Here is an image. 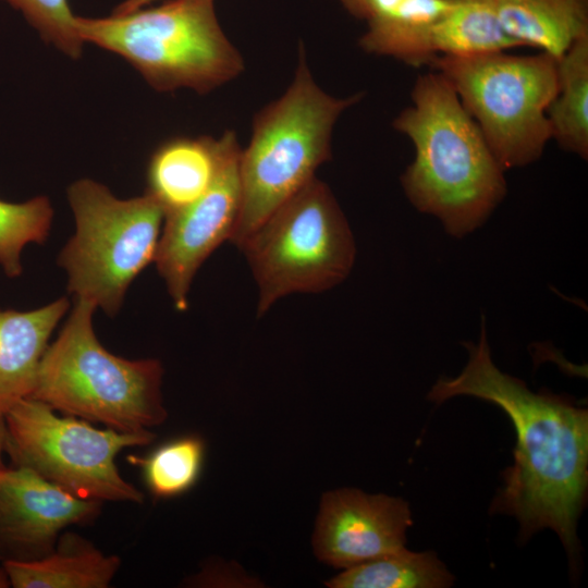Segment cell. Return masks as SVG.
<instances>
[{"label":"cell","instance_id":"cell-1","mask_svg":"<svg viewBox=\"0 0 588 588\" xmlns=\"http://www.w3.org/2000/svg\"><path fill=\"white\" fill-rule=\"evenodd\" d=\"M468 360L454 378L441 377L427 399L442 403L457 395L499 406L516 432L514 463L503 473V486L491 513L514 516L519 539L551 528L560 537L569 567H578L577 520L588 490V411L565 395L532 392L520 379L492 362L485 317L479 342H463Z\"/></svg>","mask_w":588,"mask_h":588},{"label":"cell","instance_id":"cell-2","mask_svg":"<svg viewBox=\"0 0 588 588\" xmlns=\"http://www.w3.org/2000/svg\"><path fill=\"white\" fill-rule=\"evenodd\" d=\"M412 105L393 127L415 157L401 175L409 203L436 217L451 236L480 228L506 196L505 170L449 82L436 71L417 77Z\"/></svg>","mask_w":588,"mask_h":588},{"label":"cell","instance_id":"cell-3","mask_svg":"<svg viewBox=\"0 0 588 588\" xmlns=\"http://www.w3.org/2000/svg\"><path fill=\"white\" fill-rule=\"evenodd\" d=\"M96 306L74 298L57 339L46 348L28 397L56 412L123 432L150 430L167 419L155 358L126 359L98 340Z\"/></svg>","mask_w":588,"mask_h":588},{"label":"cell","instance_id":"cell-4","mask_svg":"<svg viewBox=\"0 0 588 588\" xmlns=\"http://www.w3.org/2000/svg\"><path fill=\"white\" fill-rule=\"evenodd\" d=\"M363 93L335 98L315 82L303 47L286 91L260 110L248 146L241 150V211L231 242L238 246L277 208L315 177L331 158V136L339 117Z\"/></svg>","mask_w":588,"mask_h":588},{"label":"cell","instance_id":"cell-5","mask_svg":"<svg viewBox=\"0 0 588 588\" xmlns=\"http://www.w3.org/2000/svg\"><path fill=\"white\" fill-rule=\"evenodd\" d=\"M83 42L121 56L159 91L209 93L244 70L213 0H168L109 17H75Z\"/></svg>","mask_w":588,"mask_h":588},{"label":"cell","instance_id":"cell-6","mask_svg":"<svg viewBox=\"0 0 588 588\" xmlns=\"http://www.w3.org/2000/svg\"><path fill=\"white\" fill-rule=\"evenodd\" d=\"M258 287V316L294 293H320L353 269L355 240L334 195L316 176L238 246Z\"/></svg>","mask_w":588,"mask_h":588},{"label":"cell","instance_id":"cell-7","mask_svg":"<svg viewBox=\"0 0 588 588\" xmlns=\"http://www.w3.org/2000/svg\"><path fill=\"white\" fill-rule=\"evenodd\" d=\"M75 232L58 256L74 298L117 315L132 282L155 262L166 218L148 194L121 199L89 179L68 188Z\"/></svg>","mask_w":588,"mask_h":588},{"label":"cell","instance_id":"cell-8","mask_svg":"<svg viewBox=\"0 0 588 588\" xmlns=\"http://www.w3.org/2000/svg\"><path fill=\"white\" fill-rule=\"evenodd\" d=\"M429 66L453 87L504 170L542 156L551 139L547 110L558 90L554 58L505 51L437 56Z\"/></svg>","mask_w":588,"mask_h":588},{"label":"cell","instance_id":"cell-9","mask_svg":"<svg viewBox=\"0 0 588 588\" xmlns=\"http://www.w3.org/2000/svg\"><path fill=\"white\" fill-rule=\"evenodd\" d=\"M4 425V453L12 466L30 469L82 499L143 503L144 494L123 478L115 458L124 449L151 443V430L96 428L85 419L58 415L32 397L11 408Z\"/></svg>","mask_w":588,"mask_h":588},{"label":"cell","instance_id":"cell-10","mask_svg":"<svg viewBox=\"0 0 588 588\" xmlns=\"http://www.w3.org/2000/svg\"><path fill=\"white\" fill-rule=\"evenodd\" d=\"M219 171L208 189L188 206L166 216L156 267L175 308L188 307L192 281L205 260L231 241L240 217V155L234 132L226 131Z\"/></svg>","mask_w":588,"mask_h":588},{"label":"cell","instance_id":"cell-11","mask_svg":"<svg viewBox=\"0 0 588 588\" xmlns=\"http://www.w3.org/2000/svg\"><path fill=\"white\" fill-rule=\"evenodd\" d=\"M102 502L73 495L24 467L0 471V562L50 553L70 526L94 522Z\"/></svg>","mask_w":588,"mask_h":588},{"label":"cell","instance_id":"cell-12","mask_svg":"<svg viewBox=\"0 0 588 588\" xmlns=\"http://www.w3.org/2000/svg\"><path fill=\"white\" fill-rule=\"evenodd\" d=\"M412 523L409 505L401 498L332 490L321 499L314 551L333 567L350 568L404 549Z\"/></svg>","mask_w":588,"mask_h":588},{"label":"cell","instance_id":"cell-13","mask_svg":"<svg viewBox=\"0 0 588 588\" xmlns=\"http://www.w3.org/2000/svg\"><path fill=\"white\" fill-rule=\"evenodd\" d=\"M345 10L367 24L360 48L391 57L411 66L437 57L432 28L446 8L445 0H339Z\"/></svg>","mask_w":588,"mask_h":588},{"label":"cell","instance_id":"cell-14","mask_svg":"<svg viewBox=\"0 0 588 588\" xmlns=\"http://www.w3.org/2000/svg\"><path fill=\"white\" fill-rule=\"evenodd\" d=\"M69 309L62 296L33 310H0V417L30 395L49 339Z\"/></svg>","mask_w":588,"mask_h":588},{"label":"cell","instance_id":"cell-15","mask_svg":"<svg viewBox=\"0 0 588 588\" xmlns=\"http://www.w3.org/2000/svg\"><path fill=\"white\" fill-rule=\"evenodd\" d=\"M225 135L215 139L175 137L162 143L147 166L146 194L166 216L199 198L213 182L223 156Z\"/></svg>","mask_w":588,"mask_h":588},{"label":"cell","instance_id":"cell-16","mask_svg":"<svg viewBox=\"0 0 588 588\" xmlns=\"http://www.w3.org/2000/svg\"><path fill=\"white\" fill-rule=\"evenodd\" d=\"M13 588H108L121 559L106 554L90 540L63 531L53 550L29 562H2Z\"/></svg>","mask_w":588,"mask_h":588},{"label":"cell","instance_id":"cell-17","mask_svg":"<svg viewBox=\"0 0 588 588\" xmlns=\"http://www.w3.org/2000/svg\"><path fill=\"white\" fill-rule=\"evenodd\" d=\"M495 7L517 47L537 48L555 60L588 36V0H495Z\"/></svg>","mask_w":588,"mask_h":588},{"label":"cell","instance_id":"cell-18","mask_svg":"<svg viewBox=\"0 0 588 588\" xmlns=\"http://www.w3.org/2000/svg\"><path fill=\"white\" fill-rule=\"evenodd\" d=\"M558 90L547 117L551 139L565 151L588 157V36L578 39L560 59Z\"/></svg>","mask_w":588,"mask_h":588},{"label":"cell","instance_id":"cell-19","mask_svg":"<svg viewBox=\"0 0 588 588\" xmlns=\"http://www.w3.org/2000/svg\"><path fill=\"white\" fill-rule=\"evenodd\" d=\"M432 28L437 56L473 57L517 48L502 29L495 0H445Z\"/></svg>","mask_w":588,"mask_h":588},{"label":"cell","instance_id":"cell-20","mask_svg":"<svg viewBox=\"0 0 588 588\" xmlns=\"http://www.w3.org/2000/svg\"><path fill=\"white\" fill-rule=\"evenodd\" d=\"M454 577L432 551L406 548L345 568L327 581L330 588H444Z\"/></svg>","mask_w":588,"mask_h":588},{"label":"cell","instance_id":"cell-21","mask_svg":"<svg viewBox=\"0 0 588 588\" xmlns=\"http://www.w3.org/2000/svg\"><path fill=\"white\" fill-rule=\"evenodd\" d=\"M204 460L205 442L197 434L169 440L146 456H127V462L140 469L148 491L158 499L175 498L193 488Z\"/></svg>","mask_w":588,"mask_h":588},{"label":"cell","instance_id":"cell-22","mask_svg":"<svg viewBox=\"0 0 588 588\" xmlns=\"http://www.w3.org/2000/svg\"><path fill=\"white\" fill-rule=\"evenodd\" d=\"M52 218L53 209L46 196L24 203L0 199V266L9 278L22 274L21 255L27 244L46 242Z\"/></svg>","mask_w":588,"mask_h":588},{"label":"cell","instance_id":"cell-23","mask_svg":"<svg viewBox=\"0 0 588 588\" xmlns=\"http://www.w3.org/2000/svg\"><path fill=\"white\" fill-rule=\"evenodd\" d=\"M19 10L40 34L66 56L76 59L82 54L83 40L75 28L68 0H2Z\"/></svg>","mask_w":588,"mask_h":588},{"label":"cell","instance_id":"cell-24","mask_svg":"<svg viewBox=\"0 0 588 588\" xmlns=\"http://www.w3.org/2000/svg\"><path fill=\"white\" fill-rule=\"evenodd\" d=\"M157 0H125L120 3L112 12V14H125L134 10L149 5Z\"/></svg>","mask_w":588,"mask_h":588},{"label":"cell","instance_id":"cell-25","mask_svg":"<svg viewBox=\"0 0 588 588\" xmlns=\"http://www.w3.org/2000/svg\"><path fill=\"white\" fill-rule=\"evenodd\" d=\"M5 443V425L4 417H0V471L5 467L2 462V454L4 453Z\"/></svg>","mask_w":588,"mask_h":588},{"label":"cell","instance_id":"cell-26","mask_svg":"<svg viewBox=\"0 0 588 588\" xmlns=\"http://www.w3.org/2000/svg\"><path fill=\"white\" fill-rule=\"evenodd\" d=\"M8 587H11L10 581L8 579L3 565L0 562V588H8Z\"/></svg>","mask_w":588,"mask_h":588}]
</instances>
